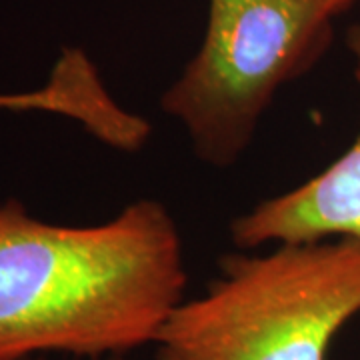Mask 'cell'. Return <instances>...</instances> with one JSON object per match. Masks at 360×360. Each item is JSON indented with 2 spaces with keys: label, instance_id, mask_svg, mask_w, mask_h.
<instances>
[{
  "label": "cell",
  "instance_id": "obj_4",
  "mask_svg": "<svg viewBox=\"0 0 360 360\" xmlns=\"http://www.w3.org/2000/svg\"><path fill=\"white\" fill-rule=\"evenodd\" d=\"M360 84V25L347 32ZM360 238V132L333 165L288 193L266 198L231 222L236 248Z\"/></svg>",
  "mask_w": 360,
  "mask_h": 360
},
{
  "label": "cell",
  "instance_id": "obj_2",
  "mask_svg": "<svg viewBox=\"0 0 360 360\" xmlns=\"http://www.w3.org/2000/svg\"><path fill=\"white\" fill-rule=\"evenodd\" d=\"M360 314V238L274 245L219 260L205 292L182 300L155 340V360H328Z\"/></svg>",
  "mask_w": 360,
  "mask_h": 360
},
{
  "label": "cell",
  "instance_id": "obj_7",
  "mask_svg": "<svg viewBox=\"0 0 360 360\" xmlns=\"http://www.w3.org/2000/svg\"><path fill=\"white\" fill-rule=\"evenodd\" d=\"M28 360H46L44 356H37V359H28ZM106 360H124V356H110V359Z\"/></svg>",
  "mask_w": 360,
  "mask_h": 360
},
{
  "label": "cell",
  "instance_id": "obj_3",
  "mask_svg": "<svg viewBox=\"0 0 360 360\" xmlns=\"http://www.w3.org/2000/svg\"><path fill=\"white\" fill-rule=\"evenodd\" d=\"M340 13L336 0H210L200 49L160 98L194 155L236 165L276 92L328 51Z\"/></svg>",
  "mask_w": 360,
  "mask_h": 360
},
{
  "label": "cell",
  "instance_id": "obj_5",
  "mask_svg": "<svg viewBox=\"0 0 360 360\" xmlns=\"http://www.w3.org/2000/svg\"><path fill=\"white\" fill-rule=\"evenodd\" d=\"M0 110L68 116L120 153H136L150 134V122L116 103L96 66L80 49H66L60 54L46 86L34 92L0 94Z\"/></svg>",
  "mask_w": 360,
  "mask_h": 360
},
{
  "label": "cell",
  "instance_id": "obj_6",
  "mask_svg": "<svg viewBox=\"0 0 360 360\" xmlns=\"http://www.w3.org/2000/svg\"><path fill=\"white\" fill-rule=\"evenodd\" d=\"M336 2L340 4V8H342V11H348V8H350L354 2H359V0H336Z\"/></svg>",
  "mask_w": 360,
  "mask_h": 360
},
{
  "label": "cell",
  "instance_id": "obj_1",
  "mask_svg": "<svg viewBox=\"0 0 360 360\" xmlns=\"http://www.w3.org/2000/svg\"><path fill=\"white\" fill-rule=\"evenodd\" d=\"M184 245L153 198L94 226L0 205V360L124 356L155 345L186 288Z\"/></svg>",
  "mask_w": 360,
  "mask_h": 360
}]
</instances>
